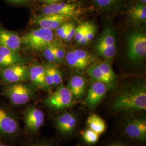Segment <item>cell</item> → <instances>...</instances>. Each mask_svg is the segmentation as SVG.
Wrapping results in <instances>:
<instances>
[{
    "label": "cell",
    "instance_id": "3",
    "mask_svg": "<svg viewBox=\"0 0 146 146\" xmlns=\"http://www.w3.org/2000/svg\"><path fill=\"white\" fill-rule=\"evenodd\" d=\"M25 82L6 84L3 88V94L11 104L15 105L26 104L34 98V87Z\"/></svg>",
    "mask_w": 146,
    "mask_h": 146
},
{
    "label": "cell",
    "instance_id": "13",
    "mask_svg": "<svg viewBox=\"0 0 146 146\" xmlns=\"http://www.w3.org/2000/svg\"><path fill=\"white\" fill-rule=\"evenodd\" d=\"M26 58L19 52L0 46V69L16 64H26Z\"/></svg>",
    "mask_w": 146,
    "mask_h": 146
},
{
    "label": "cell",
    "instance_id": "39",
    "mask_svg": "<svg viewBox=\"0 0 146 146\" xmlns=\"http://www.w3.org/2000/svg\"><path fill=\"white\" fill-rule=\"evenodd\" d=\"M7 1L16 5H19V4H23L26 3L27 0H7Z\"/></svg>",
    "mask_w": 146,
    "mask_h": 146
},
{
    "label": "cell",
    "instance_id": "10",
    "mask_svg": "<svg viewBox=\"0 0 146 146\" xmlns=\"http://www.w3.org/2000/svg\"><path fill=\"white\" fill-rule=\"evenodd\" d=\"M56 130L62 135H70L76 130L78 125L77 115L72 112H64L54 119Z\"/></svg>",
    "mask_w": 146,
    "mask_h": 146
},
{
    "label": "cell",
    "instance_id": "23",
    "mask_svg": "<svg viewBox=\"0 0 146 146\" xmlns=\"http://www.w3.org/2000/svg\"><path fill=\"white\" fill-rule=\"evenodd\" d=\"M66 60L68 64L72 68L78 70H83L88 66L82 62L75 54L74 50L68 52L66 56Z\"/></svg>",
    "mask_w": 146,
    "mask_h": 146
},
{
    "label": "cell",
    "instance_id": "18",
    "mask_svg": "<svg viewBox=\"0 0 146 146\" xmlns=\"http://www.w3.org/2000/svg\"><path fill=\"white\" fill-rule=\"evenodd\" d=\"M87 125L88 128L100 135L105 132L107 128L104 119L96 114H92L89 116L87 120Z\"/></svg>",
    "mask_w": 146,
    "mask_h": 146
},
{
    "label": "cell",
    "instance_id": "21",
    "mask_svg": "<svg viewBox=\"0 0 146 146\" xmlns=\"http://www.w3.org/2000/svg\"><path fill=\"white\" fill-rule=\"evenodd\" d=\"M96 63L99 66L101 70L104 73L106 77L110 81L111 89H113L115 88L117 77L112 68L111 62L108 60H106Z\"/></svg>",
    "mask_w": 146,
    "mask_h": 146
},
{
    "label": "cell",
    "instance_id": "6",
    "mask_svg": "<svg viewBox=\"0 0 146 146\" xmlns=\"http://www.w3.org/2000/svg\"><path fill=\"white\" fill-rule=\"evenodd\" d=\"M146 55V35L145 32L135 31L128 38V58L133 62L142 60Z\"/></svg>",
    "mask_w": 146,
    "mask_h": 146
},
{
    "label": "cell",
    "instance_id": "27",
    "mask_svg": "<svg viewBox=\"0 0 146 146\" xmlns=\"http://www.w3.org/2000/svg\"><path fill=\"white\" fill-rule=\"evenodd\" d=\"M87 25L88 22H86L79 25L78 26L76 27V31L74 38L75 41L78 43L81 41V40L84 38L87 31Z\"/></svg>",
    "mask_w": 146,
    "mask_h": 146
},
{
    "label": "cell",
    "instance_id": "25",
    "mask_svg": "<svg viewBox=\"0 0 146 146\" xmlns=\"http://www.w3.org/2000/svg\"><path fill=\"white\" fill-rule=\"evenodd\" d=\"M95 49L100 56L107 59L113 58L116 52V47H96Z\"/></svg>",
    "mask_w": 146,
    "mask_h": 146
},
{
    "label": "cell",
    "instance_id": "31",
    "mask_svg": "<svg viewBox=\"0 0 146 146\" xmlns=\"http://www.w3.org/2000/svg\"><path fill=\"white\" fill-rule=\"evenodd\" d=\"M50 66L52 78L54 80V84L55 86H60L62 82V74L60 71L55 66H54L52 63H50Z\"/></svg>",
    "mask_w": 146,
    "mask_h": 146
},
{
    "label": "cell",
    "instance_id": "8",
    "mask_svg": "<svg viewBox=\"0 0 146 146\" xmlns=\"http://www.w3.org/2000/svg\"><path fill=\"white\" fill-rule=\"evenodd\" d=\"M29 67L20 63L0 69V78L6 84L26 82L29 80Z\"/></svg>",
    "mask_w": 146,
    "mask_h": 146
},
{
    "label": "cell",
    "instance_id": "28",
    "mask_svg": "<svg viewBox=\"0 0 146 146\" xmlns=\"http://www.w3.org/2000/svg\"><path fill=\"white\" fill-rule=\"evenodd\" d=\"M45 67V82L48 90L54 86V80L52 78L50 63H48L44 66Z\"/></svg>",
    "mask_w": 146,
    "mask_h": 146
},
{
    "label": "cell",
    "instance_id": "38",
    "mask_svg": "<svg viewBox=\"0 0 146 146\" xmlns=\"http://www.w3.org/2000/svg\"><path fill=\"white\" fill-rule=\"evenodd\" d=\"M107 146H129L128 145L122 143V142H113L111 143Z\"/></svg>",
    "mask_w": 146,
    "mask_h": 146
},
{
    "label": "cell",
    "instance_id": "30",
    "mask_svg": "<svg viewBox=\"0 0 146 146\" xmlns=\"http://www.w3.org/2000/svg\"><path fill=\"white\" fill-rule=\"evenodd\" d=\"M74 52L78 58L88 66L92 62V58L87 52L82 49H76Z\"/></svg>",
    "mask_w": 146,
    "mask_h": 146
},
{
    "label": "cell",
    "instance_id": "32",
    "mask_svg": "<svg viewBox=\"0 0 146 146\" xmlns=\"http://www.w3.org/2000/svg\"><path fill=\"white\" fill-rule=\"evenodd\" d=\"M70 25V22H68L66 21L62 23L60 26L58 27L56 29V33L58 36L64 40L67 36Z\"/></svg>",
    "mask_w": 146,
    "mask_h": 146
},
{
    "label": "cell",
    "instance_id": "15",
    "mask_svg": "<svg viewBox=\"0 0 146 146\" xmlns=\"http://www.w3.org/2000/svg\"><path fill=\"white\" fill-rule=\"evenodd\" d=\"M68 17L56 14H42L37 16L34 20L35 23L40 28L56 29L64 22H66Z\"/></svg>",
    "mask_w": 146,
    "mask_h": 146
},
{
    "label": "cell",
    "instance_id": "34",
    "mask_svg": "<svg viewBox=\"0 0 146 146\" xmlns=\"http://www.w3.org/2000/svg\"><path fill=\"white\" fill-rule=\"evenodd\" d=\"M25 146H58L52 141L46 140H40L32 141Z\"/></svg>",
    "mask_w": 146,
    "mask_h": 146
},
{
    "label": "cell",
    "instance_id": "40",
    "mask_svg": "<svg viewBox=\"0 0 146 146\" xmlns=\"http://www.w3.org/2000/svg\"><path fill=\"white\" fill-rule=\"evenodd\" d=\"M0 146H8L5 144L3 142H2V141H0Z\"/></svg>",
    "mask_w": 146,
    "mask_h": 146
},
{
    "label": "cell",
    "instance_id": "16",
    "mask_svg": "<svg viewBox=\"0 0 146 146\" xmlns=\"http://www.w3.org/2000/svg\"><path fill=\"white\" fill-rule=\"evenodd\" d=\"M29 80L37 88L48 90L45 82V67L44 65L34 63L28 68Z\"/></svg>",
    "mask_w": 146,
    "mask_h": 146
},
{
    "label": "cell",
    "instance_id": "11",
    "mask_svg": "<svg viewBox=\"0 0 146 146\" xmlns=\"http://www.w3.org/2000/svg\"><path fill=\"white\" fill-rule=\"evenodd\" d=\"M108 88L105 84L95 81L89 88L85 99V104L90 109L95 108L106 96Z\"/></svg>",
    "mask_w": 146,
    "mask_h": 146
},
{
    "label": "cell",
    "instance_id": "20",
    "mask_svg": "<svg viewBox=\"0 0 146 146\" xmlns=\"http://www.w3.org/2000/svg\"><path fill=\"white\" fill-rule=\"evenodd\" d=\"M87 74L89 76L95 80V81H99L105 84L108 88V90L112 89L110 81L106 77L97 63H95L89 67L87 70Z\"/></svg>",
    "mask_w": 146,
    "mask_h": 146
},
{
    "label": "cell",
    "instance_id": "5",
    "mask_svg": "<svg viewBox=\"0 0 146 146\" xmlns=\"http://www.w3.org/2000/svg\"><path fill=\"white\" fill-rule=\"evenodd\" d=\"M123 131L126 136L133 140L145 142L146 119L145 116H130L124 123Z\"/></svg>",
    "mask_w": 146,
    "mask_h": 146
},
{
    "label": "cell",
    "instance_id": "19",
    "mask_svg": "<svg viewBox=\"0 0 146 146\" xmlns=\"http://www.w3.org/2000/svg\"><path fill=\"white\" fill-rule=\"evenodd\" d=\"M112 47H116V40L114 31L109 27L104 29L98 40L95 48Z\"/></svg>",
    "mask_w": 146,
    "mask_h": 146
},
{
    "label": "cell",
    "instance_id": "17",
    "mask_svg": "<svg viewBox=\"0 0 146 146\" xmlns=\"http://www.w3.org/2000/svg\"><path fill=\"white\" fill-rule=\"evenodd\" d=\"M67 87L73 95V97L80 99L85 93L86 80L80 75H74L70 79Z\"/></svg>",
    "mask_w": 146,
    "mask_h": 146
},
{
    "label": "cell",
    "instance_id": "26",
    "mask_svg": "<svg viewBox=\"0 0 146 146\" xmlns=\"http://www.w3.org/2000/svg\"><path fill=\"white\" fill-rule=\"evenodd\" d=\"M95 27L93 24L92 23L88 22V25H87V31L86 33L85 37L81 41L79 42V44H86L88 42L91 41L95 36Z\"/></svg>",
    "mask_w": 146,
    "mask_h": 146
},
{
    "label": "cell",
    "instance_id": "2",
    "mask_svg": "<svg viewBox=\"0 0 146 146\" xmlns=\"http://www.w3.org/2000/svg\"><path fill=\"white\" fill-rule=\"evenodd\" d=\"M52 30L39 27L21 37L22 46L30 50L40 51L53 42Z\"/></svg>",
    "mask_w": 146,
    "mask_h": 146
},
{
    "label": "cell",
    "instance_id": "37",
    "mask_svg": "<svg viewBox=\"0 0 146 146\" xmlns=\"http://www.w3.org/2000/svg\"><path fill=\"white\" fill-rule=\"evenodd\" d=\"M40 1H41L43 3H46V5H50V4L59 2L62 0H40Z\"/></svg>",
    "mask_w": 146,
    "mask_h": 146
},
{
    "label": "cell",
    "instance_id": "14",
    "mask_svg": "<svg viewBox=\"0 0 146 146\" xmlns=\"http://www.w3.org/2000/svg\"><path fill=\"white\" fill-rule=\"evenodd\" d=\"M0 46L19 52L22 46L21 37L0 25Z\"/></svg>",
    "mask_w": 146,
    "mask_h": 146
},
{
    "label": "cell",
    "instance_id": "35",
    "mask_svg": "<svg viewBox=\"0 0 146 146\" xmlns=\"http://www.w3.org/2000/svg\"><path fill=\"white\" fill-rule=\"evenodd\" d=\"M75 31H76V27L75 26L74 24L73 23H70V26H69V29H68V33H67V36H66L64 41H66V42H70L74 37L75 34Z\"/></svg>",
    "mask_w": 146,
    "mask_h": 146
},
{
    "label": "cell",
    "instance_id": "22",
    "mask_svg": "<svg viewBox=\"0 0 146 146\" xmlns=\"http://www.w3.org/2000/svg\"><path fill=\"white\" fill-rule=\"evenodd\" d=\"M132 20L136 22H143L146 20V4L137 3L129 11Z\"/></svg>",
    "mask_w": 146,
    "mask_h": 146
},
{
    "label": "cell",
    "instance_id": "9",
    "mask_svg": "<svg viewBox=\"0 0 146 146\" xmlns=\"http://www.w3.org/2000/svg\"><path fill=\"white\" fill-rule=\"evenodd\" d=\"M25 130L30 134H36L43 125L45 116L41 110L35 106L27 107L23 112Z\"/></svg>",
    "mask_w": 146,
    "mask_h": 146
},
{
    "label": "cell",
    "instance_id": "36",
    "mask_svg": "<svg viewBox=\"0 0 146 146\" xmlns=\"http://www.w3.org/2000/svg\"><path fill=\"white\" fill-rule=\"evenodd\" d=\"M117 0H94L98 5L101 7H109L113 5Z\"/></svg>",
    "mask_w": 146,
    "mask_h": 146
},
{
    "label": "cell",
    "instance_id": "33",
    "mask_svg": "<svg viewBox=\"0 0 146 146\" xmlns=\"http://www.w3.org/2000/svg\"><path fill=\"white\" fill-rule=\"evenodd\" d=\"M52 47L57 61L62 60L63 59L66 55V53L64 49L59 46L55 44L54 42L52 43Z\"/></svg>",
    "mask_w": 146,
    "mask_h": 146
},
{
    "label": "cell",
    "instance_id": "7",
    "mask_svg": "<svg viewBox=\"0 0 146 146\" xmlns=\"http://www.w3.org/2000/svg\"><path fill=\"white\" fill-rule=\"evenodd\" d=\"M20 131L19 121L11 111L0 108V136L14 137Z\"/></svg>",
    "mask_w": 146,
    "mask_h": 146
},
{
    "label": "cell",
    "instance_id": "29",
    "mask_svg": "<svg viewBox=\"0 0 146 146\" xmlns=\"http://www.w3.org/2000/svg\"><path fill=\"white\" fill-rule=\"evenodd\" d=\"M43 55L47 61L49 62L52 63L57 61V60L55 56L52 47V43L46 47L43 50Z\"/></svg>",
    "mask_w": 146,
    "mask_h": 146
},
{
    "label": "cell",
    "instance_id": "4",
    "mask_svg": "<svg viewBox=\"0 0 146 146\" xmlns=\"http://www.w3.org/2000/svg\"><path fill=\"white\" fill-rule=\"evenodd\" d=\"M74 97L68 88L60 84L57 89L49 94L44 101L48 108L54 111L67 110L73 105Z\"/></svg>",
    "mask_w": 146,
    "mask_h": 146
},
{
    "label": "cell",
    "instance_id": "1",
    "mask_svg": "<svg viewBox=\"0 0 146 146\" xmlns=\"http://www.w3.org/2000/svg\"><path fill=\"white\" fill-rule=\"evenodd\" d=\"M115 112L132 114L146 110V87L145 84H135L122 90L111 104Z\"/></svg>",
    "mask_w": 146,
    "mask_h": 146
},
{
    "label": "cell",
    "instance_id": "12",
    "mask_svg": "<svg viewBox=\"0 0 146 146\" xmlns=\"http://www.w3.org/2000/svg\"><path fill=\"white\" fill-rule=\"evenodd\" d=\"M42 14H56L67 17L69 19L77 15L78 6L74 3L57 2L44 5L42 9Z\"/></svg>",
    "mask_w": 146,
    "mask_h": 146
},
{
    "label": "cell",
    "instance_id": "24",
    "mask_svg": "<svg viewBox=\"0 0 146 146\" xmlns=\"http://www.w3.org/2000/svg\"><path fill=\"white\" fill-rule=\"evenodd\" d=\"M100 135L94 131L87 128L82 133V138L84 141L88 144H95L97 143L99 139Z\"/></svg>",
    "mask_w": 146,
    "mask_h": 146
},
{
    "label": "cell",
    "instance_id": "41",
    "mask_svg": "<svg viewBox=\"0 0 146 146\" xmlns=\"http://www.w3.org/2000/svg\"><path fill=\"white\" fill-rule=\"evenodd\" d=\"M141 1V3H143V4H146V0H140Z\"/></svg>",
    "mask_w": 146,
    "mask_h": 146
}]
</instances>
